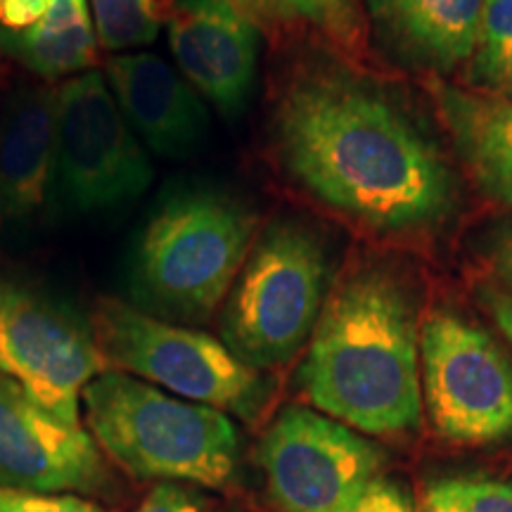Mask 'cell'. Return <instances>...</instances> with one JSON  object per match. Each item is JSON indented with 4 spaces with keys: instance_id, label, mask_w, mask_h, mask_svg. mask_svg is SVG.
Returning a JSON list of instances; mask_svg holds the SVG:
<instances>
[{
    "instance_id": "5b68a950",
    "label": "cell",
    "mask_w": 512,
    "mask_h": 512,
    "mask_svg": "<svg viewBox=\"0 0 512 512\" xmlns=\"http://www.w3.org/2000/svg\"><path fill=\"white\" fill-rule=\"evenodd\" d=\"M328 249L318 230L280 219L249 252L223 309V344L256 370L283 366L309 342L325 306Z\"/></svg>"
},
{
    "instance_id": "7c38bea8",
    "label": "cell",
    "mask_w": 512,
    "mask_h": 512,
    "mask_svg": "<svg viewBox=\"0 0 512 512\" xmlns=\"http://www.w3.org/2000/svg\"><path fill=\"white\" fill-rule=\"evenodd\" d=\"M166 24L185 81L223 117H238L254 91L261 29L235 0H178Z\"/></svg>"
},
{
    "instance_id": "52a82bcc",
    "label": "cell",
    "mask_w": 512,
    "mask_h": 512,
    "mask_svg": "<svg viewBox=\"0 0 512 512\" xmlns=\"http://www.w3.org/2000/svg\"><path fill=\"white\" fill-rule=\"evenodd\" d=\"M420 380L439 437L467 446L512 439V361L482 325L434 311L420 330Z\"/></svg>"
},
{
    "instance_id": "2e32d148",
    "label": "cell",
    "mask_w": 512,
    "mask_h": 512,
    "mask_svg": "<svg viewBox=\"0 0 512 512\" xmlns=\"http://www.w3.org/2000/svg\"><path fill=\"white\" fill-rule=\"evenodd\" d=\"M439 112L479 190L512 204V100L441 86Z\"/></svg>"
},
{
    "instance_id": "484cf974",
    "label": "cell",
    "mask_w": 512,
    "mask_h": 512,
    "mask_svg": "<svg viewBox=\"0 0 512 512\" xmlns=\"http://www.w3.org/2000/svg\"><path fill=\"white\" fill-rule=\"evenodd\" d=\"M496 271L512 290V226H508L494 242V254H491Z\"/></svg>"
},
{
    "instance_id": "4316f807",
    "label": "cell",
    "mask_w": 512,
    "mask_h": 512,
    "mask_svg": "<svg viewBox=\"0 0 512 512\" xmlns=\"http://www.w3.org/2000/svg\"><path fill=\"white\" fill-rule=\"evenodd\" d=\"M486 302H489V309L494 313L498 328H501L505 339L512 344V297L501 292H489L486 294Z\"/></svg>"
},
{
    "instance_id": "e0dca14e",
    "label": "cell",
    "mask_w": 512,
    "mask_h": 512,
    "mask_svg": "<svg viewBox=\"0 0 512 512\" xmlns=\"http://www.w3.org/2000/svg\"><path fill=\"white\" fill-rule=\"evenodd\" d=\"M261 31L304 38L344 62L361 64L370 50L363 0H235Z\"/></svg>"
},
{
    "instance_id": "ffe728a7",
    "label": "cell",
    "mask_w": 512,
    "mask_h": 512,
    "mask_svg": "<svg viewBox=\"0 0 512 512\" xmlns=\"http://www.w3.org/2000/svg\"><path fill=\"white\" fill-rule=\"evenodd\" d=\"M100 46L110 53L150 46L164 22H169L174 0H88Z\"/></svg>"
},
{
    "instance_id": "cb8c5ba5",
    "label": "cell",
    "mask_w": 512,
    "mask_h": 512,
    "mask_svg": "<svg viewBox=\"0 0 512 512\" xmlns=\"http://www.w3.org/2000/svg\"><path fill=\"white\" fill-rule=\"evenodd\" d=\"M136 512H202L200 496L174 482L157 484Z\"/></svg>"
},
{
    "instance_id": "ac0fdd59",
    "label": "cell",
    "mask_w": 512,
    "mask_h": 512,
    "mask_svg": "<svg viewBox=\"0 0 512 512\" xmlns=\"http://www.w3.org/2000/svg\"><path fill=\"white\" fill-rule=\"evenodd\" d=\"M0 55L41 79L83 74L98 57V36L88 0H53L38 24L24 31L0 29Z\"/></svg>"
},
{
    "instance_id": "6da1fadb",
    "label": "cell",
    "mask_w": 512,
    "mask_h": 512,
    "mask_svg": "<svg viewBox=\"0 0 512 512\" xmlns=\"http://www.w3.org/2000/svg\"><path fill=\"white\" fill-rule=\"evenodd\" d=\"M273 133L287 174L373 233H427L456 209L444 152L380 86L337 64L287 81Z\"/></svg>"
},
{
    "instance_id": "7a4b0ae2",
    "label": "cell",
    "mask_w": 512,
    "mask_h": 512,
    "mask_svg": "<svg viewBox=\"0 0 512 512\" xmlns=\"http://www.w3.org/2000/svg\"><path fill=\"white\" fill-rule=\"evenodd\" d=\"M299 382L320 413L356 432L380 437L420 425V335L399 275L363 266L332 290Z\"/></svg>"
},
{
    "instance_id": "8fae6325",
    "label": "cell",
    "mask_w": 512,
    "mask_h": 512,
    "mask_svg": "<svg viewBox=\"0 0 512 512\" xmlns=\"http://www.w3.org/2000/svg\"><path fill=\"white\" fill-rule=\"evenodd\" d=\"M107 484L100 446L0 375V486L36 494H91Z\"/></svg>"
},
{
    "instance_id": "d6986e66",
    "label": "cell",
    "mask_w": 512,
    "mask_h": 512,
    "mask_svg": "<svg viewBox=\"0 0 512 512\" xmlns=\"http://www.w3.org/2000/svg\"><path fill=\"white\" fill-rule=\"evenodd\" d=\"M467 81L482 93L512 100V0H482Z\"/></svg>"
},
{
    "instance_id": "277c9868",
    "label": "cell",
    "mask_w": 512,
    "mask_h": 512,
    "mask_svg": "<svg viewBox=\"0 0 512 512\" xmlns=\"http://www.w3.org/2000/svg\"><path fill=\"white\" fill-rule=\"evenodd\" d=\"M256 219L214 190L185 192L147 223L133 280L145 304L178 320L214 316L252 252Z\"/></svg>"
},
{
    "instance_id": "ba28073f",
    "label": "cell",
    "mask_w": 512,
    "mask_h": 512,
    "mask_svg": "<svg viewBox=\"0 0 512 512\" xmlns=\"http://www.w3.org/2000/svg\"><path fill=\"white\" fill-rule=\"evenodd\" d=\"M55 174L79 211L117 209L145 195L155 171L105 74H76L57 91Z\"/></svg>"
},
{
    "instance_id": "d4e9b609",
    "label": "cell",
    "mask_w": 512,
    "mask_h": 512,
    "mask_svg": "<svg viewBox=\"0 0 512 512\" xmlns=\"http://www.w3.org/2000/svg\"><path fill=\"white\" fill-rule=\"evenodd\" d=\"M53 0H3L0 8V22L3 29L24 31L38 24L46 15Z\"/></svg>"
},
{
    "instance_id": "30bf717a",
    "label": "cell",
    "mask_w": 512,
    "mask_h": 512,
    "mask_svg": "<svg viewBox=\"0 0 512 512\" xmlns=\"http://www.w3.org/2000/svg\"><path fill=\"white\" fill-rule=\"evenodd\" d=\"M107 370L95 339L46 299L0 283V375L69 425H81L83 389Z\"/></svg>"
},
{
    "instance_id": "3957f363",
    "label": "cell",
    "mask_w": 512,
    "mask_h": 512,
    "mask_svg": "<svg viewBox=\"0 0 512 512\" xmlns=\"http://www.w3.org/2000/svg\"><path fill=\"white\" fill-rule=\"evenodd\" d=\"M95 444L140 479L223 486L238 465V427L223 411L105 370L83 389Z\"/></svg>"
},
{
    "instance_id": "603a6c76",
    "label": "cell",
    "mask_w": 512,
    "mask_h": 512,
    "mask_svg": "<svg viewBox=\"0 0 512 512\" xmlns=\"http://www.w3.org/2000/svg\"><path fill=\"white\" fill-rule=\"evenodd\" d=\"M0 512H102V508L74 494H36L0 486Z\"/></svg>"
},
{
    "instance_id": "5bb4252c",
    "label": "cell",
    "mask_w": 512,
    "mask_h": 512,
    "mask_svg": "<svg viewBox=\"0 0 512 512\" xmlns=\"http://www.w3.org/2000/svg\"><path fill=\"white\" fill-rule=\"evenodd\" d=\"M370 38L418 72L453 74L477 46L482 0H363Z\"/></svg>"
},
{
    "instance_id": "4fadbf2b",
    "label": "cell",
    "mask_w": 512,
    "mask_h": 512,
    "mask_svg": "<svg viewBox=\"0 0 512 512\" xmlns=\"http://www.w3.org/2000/svg\"><path fill=\"white\" fill-rule=\"evenodd\" d=\"M107 83L138 138L162 157L195 155L209 133L202 95L152 53H117L107 62Z\"/></svg>"
},
{
    "instance_id": "8992f818",
    "label": "cell",
    "mask_w": 512,
    "mask_h": 512,
    "mask_svg": "<svg viewBox=\"0 0 512 512\" xmlns=\"http://www.w3.org/2000/svg\"><path fill=\"white\" fill-rule=\"evenodd\" d=\"M95 344L121 373L143 377L185 401L240 418H254L266 401L261 370L242 363L219 339L117 299H102L95 309Z\"/></svg>"
},
{
    "instance_id": "9c48e42d",
    "label": "cell",
    "mask_w": 512,
    "mask_h": 512,
    "mask_svg": "<svg viewBox=\"0 0 512 512\" xmlns=\"http://www.w3.org/2000/svg\"><path fill=\"white\" fill-rule=\"evenodd\" d=\"M259 458L280 512H337L380 477L384 460L373 441L302 406L285 408L271 422Z\"/></svg>"
},
{
    "instance_id": "44dd1931",
    "label": "cell",
    "mask_w": 512,
    "mask_h": 512,
    "mask_svg": "<svg viewBox=\"0 0 512 512\" xmlns=\"http://www.w3.org/2000/svg\"><path fill=\"white\" fill-rule=\"evenodd\" d=\"M420 512H512V484L501 479L448 477L427 484Z\"/></svg>"
},
{
    "instance_id": "83f0119b",
    "label": "cell",
    "mask_w": 512,
    "mask_h": 512,
    "mask_svg": "<svg viewBox=\"0 0 512 512\" xmlns=\"http://www.w3.org/2000/svg\"><path fill=\"white\" fill-rule=\"evenodd\" d=\"M0 8H3V0H0Z\"/></svg>"
},
{
    "instance_id": "9a60e30c",
    "label": "cell",
    "mask_w": 512,
    "mask_h": 512,
    "mask_svg": "<svg viewBox=\"0 0 512 512\" xmlns=\"http://www.w3.org/2000/svg\"><path fill=\"white\" fill-rule=\"evenodd\" d=\"M57 91L27 86L0 112V219L19 221L46 204L55 174Z\"/></svg>"
},
{
    "instance_id": "7402d4cb",
    "label": "cell",
    "mask_w": 512,
    "mask_h": 512,
    "mask_svg": "<svg viewBox=\"0 0 512 512\" xmlns=\"http://www.w3.org/2000/svg\"><path fill=\"white\" fill-rule=\"evenodd\" d=\"M337 512H420L408 489L394 479L375 477Z\"/></svg>"
}]
</instances>
